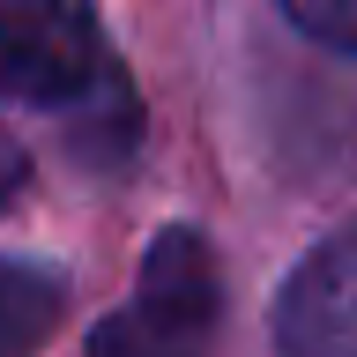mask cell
I'll list each match as a JSON object with an SVG mask.
<instances>
[{"label": "cell", "instance_id": "obj_3", "mask_svg": "<svg viewBox=\"0 0 357 357\" xmlns=\"http://www.w3.org/2000/svg\"><path fill=\"white\" fill-rule=\"evenodd\" d=\"M275 350L283 357H357V231L328 238L283 283Z\"/></svg>", "mask_w": 357, "mask_h": 357}, {"label": "cell", "instance_id": "obj_5", "mask_svg": "<svg viewBox=\"0 0 357 357\" xmlns=\"http://www.w3.org/2000/svg\"><path fill=\"white\" fill-rule=\"evenodd\" d=\"M283 8L305 22L320 45H342V52H357V0H283Z\"/></svg>", "mask_w": 357, "mask_h": 357}, {"label": "cell", "instance_id": "obj_6", "mask_svg": "<svg viewBox=\"0 0 357 357\" xmlns=\"http://www.w3.org/2000/svg\"><path fill=\"white\" fill-rule=\"evenodd\" d=\"M22 186H30V156L15 149V134H0V216L22 201Z\"/></svg>", "mask_w": 357, "mask_h": 357}, {"label": "cell", "instance_id": "obj_2", "mask_svg": "<svg viewBox=\"0 0 357 357\" xmlns=\"http://www.w3.org/2000/svg\"><path fill=\"white\" fill-rule=\"evenodd\" d=\"M105 67L112 52L89 0H0V105L75 112Z\"/></svg>", "mask_w": 357, "mask_h": 357}, {"label": "cell", "instance_id": "obj_4", "mask_svg": "<svg viewBox=\"0 0 357 357\" xmlns=\"http://www.w3.org/2000/svg\"><path fill=\"white\" fill-rule=\"evenodd\" d=\"M52 328H60V283L45 268L0 261V357H38Z\"/></svg>", "mask_w": 357, "mask_h": 357}, {"label": "cell", "instance_id": "obj_1", "mask_svg": "<svg viewBox=\"0 0 357 357\" xmlns=\"http://www.w3.org/2000/svg\"><path fill=\"white\" fill-rule=\"evenodd\" d=\"M216 312H223L216 253H208L201 231L172 223L134 275V298L112 320H97L89 357H208Z\"/></svg>", "mask_w": 357, "mask_h": 357}]
</instances>
